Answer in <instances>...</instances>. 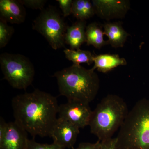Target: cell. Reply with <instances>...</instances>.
<instances>
[{"instance_id": "cell-17", "label": "cell", "mask_w": 149, "mask_h": 149, "mask_svg": "<svg viewBox=\"0 0 149 149\" xmlns=\"http://www.w3.org/2000/svg\"><path fill=\"white\" fill-rule=\"evenodd\" d=\"M63 52L66 58L72 62L73 64L79 65L80 63H86L91 65L94 63V56L90 51L65 49Z\"/></svg>"}, {"instance_id": "cell-9", "label": "cell", "mask_w": 149, "mask_h": 149, "mask_svg": "<svg viewBox=\"0 0 149 149\" xmlns=\"http://www.w3.org/2000/svg\"><path fill=\"white\" fill-rule=\"evenodd\" d=\"M80 133V128L64 119L58 118L51 133L53 143L65 149L73 148Z\"/></svg>"}, {"instance_id": "cell-22", "label": "cell", "mask_w": 149, "mask_h": 149, "mask_svg": "<svg viewBox=\"0 0 149 149\" xmlns=\"http://www.w3.org/2000/svg\"><path fill=\"white\" fill-rule=\"evenodd\" d=\"M101 142L100 141L95 143H88V142H83L80 143L78 146L75 148L72 149H101Z\"/></svg>"}, {"instance_id": "cell-23", "label": "cell", "mask_w": 149, "mask_h": 149, "mask_svg": "<svg viewBox=\"0 0 149 149\" xmlns=\"http://www.w3.org/2000/svg\"><path fill=\"white\" fill-rule=\"evenodd\" d=\"M101 149H117L116 146V139L115 138L102 141Z\"/></svg>"}, {"instance_id": "cell-7", "label": "cell", "mask_w": 149, "mask_h": 149, "mask_svg": "<svg viewBox=\"0 0 149 149\" xmlns=\"http://www.w3.org/2000/svg\"><path fill=\"white\" fill-rule=\"evenodd\" d=\"M92 112L89 104L77 101H68L59 106L58 118L79 128L89 125Z\"/></svg>"}, {"instance_id": "cell-15", "label": "cell", "mask_w": 149, "mask_h": 149, "mask_svg": "<svg viewBox=\"0 0 149 149\" xmlns=\"http://www.w3.org/2000/svg\"><path fill=\"white\" fill-rule=\"evenodd\" d=\"M104 31L96 22L88 24L86 27V43L88 45H92L96 49H100L107 45V41L104 39Z\"/></svg>"}, {"instance_id": "cell-8", "label": "cell", "mask_w": 149, "mask_h": 149, "mask_svg": "<svg viewBox=\"0 0 149 149\" xmlns=\"http://www.w3.org/2000/svg\"><path fill=\"white\" fill-rule=\"evenodd\" d=\"M92 2L95 14L107 20L123 18L130 8V2L126 0H93Z\"/></svg>"}, {"instance_id": "cell-21", "label": "cell", "mask_w": 149, "mask_h": 149, "mask_svg": "<svg viewBox=\"0 0 149 149\" xmlns=\"http://www.w3.org/2000/svg\"><path fill=\"white\" fill-rule=\"evenodd\" d=\"M62 11L63 17H66L72 14V0H57Z\"/></svg>"}, {"instance_id": "cell-10", "label": "cell", "mask_w": 149, "mask_h": 149, "mask_svg": "<svg viewBox=\"0 0 149 149\" xmlns=\"http://www.w3.org/2000/svg\"><path fill=\"white\" fill-rule=\"evenodd\" d=\"M27 133L15 121L8 123L5 133L0 138V149H27Z\"/></svg>"}, {"instance_id": "cell-12", "label": "cell", "mask_w": 149, "mask_h": 149, "mask_svg": "<svg viewBox=\"0 0 149 149\" xmlns=\"http://www.w3.org/2000/svg\"><path fill=\"white\" fill-rule=\"evenodd\" d=\"M86 21L77 20L71 26L67 27L65 41L71 49H79L86 42Z\"/></svg>"}, {"instance_id": "cell-18", "label": "cell", "mask_w": 149, "mask_h": 149, "mask_svg": "<svg viewBox=\"0 0 149 149\" xmlns=\"http://www.w3.org/2000/svg\"><path fill=\"white\" fill-rule=\"evenodd\" d=\"M8 22L0 18V48L7 45L14 32L13 27L10 26Z\"/></svg>"}, {"instance_id": "cell-5", "label": "cell", "mask_w": 149, "mask_h": 149, "mask_svg": "<svg viewBox=\"0 0 149 149\" xmlns=\"http://www.w3.org/2000/svg\"><path fill=\"white\" fill-rule=\"evenodd\" d=\"M0 65L4 79L13 88L26 90L32 84L35 75V68L25 56L4 53L0 55Z\"/></svg>"}, {"instance_id": "cell-3", "label": "cell", "mask_w": 149, "mask_h": 149, "mask_svg": "<svg viewBox=\"0 0 149 149\" xmlns=\"http://www.w3.org/2000/svg\"><path fill=\"white\" fill-rule=\"evenodd\" d=\"M117 149H149V99L137 102L120 126Z\"/></svg>"}, {"instance_id": "cell-4", "label": "cell", "mask_w": 149, "mask_h": 149, "mask_svg": "<svg viewBox=\"0 0 149 149\" xmlns=\"http://www.w3.org/2000/svg\"><path fill=\"white\" fill-rule=\"evenodd\" d=\"M128 113V107L123 99L116 95H107L92 112L89 124L91 133L101 142L111 139L120 128Z\"/></svg>"}, {"instance_id": "cell-2", "label": "cell", "mask_w": 149, "mask_h": 149, "mask_svg": "<svg viewBox=\"0 0 149 149\" xmlns=\"http://www.w3.org/2000/svg\"><path fill=\"white\" fill-rule=\"evenodd\" d=\"M57 81L61 95L68 101H77L90 104L95 98L100 88V79L92 69L80 65H72L54 74Z\"/></svg>"}, {"instance_id": "cell-11", "label": "cell", "mask_w": 149, "mask_h": 149, "mask_svg": "<svg viewBox=\"0 0 149 149\" xmlns=\"http://www.w3.org/2000/svg\"><path fill=\"white\" fill-rule=\"evenodd\" d=\"M26 12L24 5L19 0H1L0 18L11 24L24 22Z\"/></svg>"}, {"instance_id": "cell-13", "label": "cell", "mask_w": 149, "mask_h": 149, "mask_svg": "<svg viewBox=\"0 0 149 149\" xmlns=\"http://www.w3.org/2000/svg\"><path fill=\"white\" fill-rule=\"evenodd\" d=\"M104 35L108 38V44L115 48L123 47L130 35L120 22H108L103 25Z\"/></svg>"}, {"instance_id": "cell-20", "label": "cell", "mask_w": 149, "mask_h": 149, "mask_svg": "<svg viewBox=\"0 0 149 149\" xmlns=\"http://www.w3.org/2000/svg\"><path fill=\"white\" fill-rule=\"evenodd\" d=\"M25 6L33 9H39L42 10L47 3L46 0H19Z\"/></svg>"}, {"instance_id": "cell-6", "label": "cell", "mask_w": 149, "mask_h": 149, "mask_svg": "<svg viewBox=\"0 0 149 149\" xmlns=\"http://www.w3.org/2000/svg\"><path fill=\"white\" fill-rule=\"evenodd\" d=\"M67 26L58 10L49 6L43 9L33 21L32 29L46 39L54 50L64 47Z\"/></svg>"}, {"instance_id": "cell-14", "label": "cell", "mask_w": 149, "mask_h": 149, "mask_svg": "<svg viewBox=\"0 0 149 149\" xmlns=\"http://www.w3.org/2000/svg\"><path fill=\"white\" fill-rule=\"evenodd\" d=\"M94 65L91 69H95L99 72L105 73L119 66L127 64V61L118 54H102L94 56Z\"/></svg>"}, {"instance_id": "cell-19", "label": "cell", "mask_w": 149, "mask_h": 149, "mask_svg": "<svg viewBox=\"0 0 149 149\" xmlns=\"http://www.w3.org/2000/svg\"><path fill=\"white\" fill-rule=\"evenodd\" d=\"M27 149H65L54 143L51 144H41L37 143L35 139L28 140Z\"/></svg>"}, {"instance_id": "cell-16", "label": "cell", "mask_w": 149, "mask_h": 149, "mask_svg": "<svg viewBox=\"0 0 149 149\" xmlns=\"http://www.w3.org/2000/svg\"><path fill=\"white\" fill-rule=\"evenodd\" d=\"M72 14L77 20L86 21L95 12L93 3L89 0H74L72 2Z\"/></svg>"}, {"instance_id": "cell-1", "label": "cell", "mask_w": 149, "mask_h": 149, "mask_svg": "<svg viewBox=\"0 0 149 149\" xmlns=\"http://www.w3.org/2000/svg\"><path fill=\"white\" fill-rule=\"evenodd\" d=\"M59 106L56 97L39 89L17 95L12 100L15 121L34 139L51 137Z\"/></svg>"}]
</instances>
